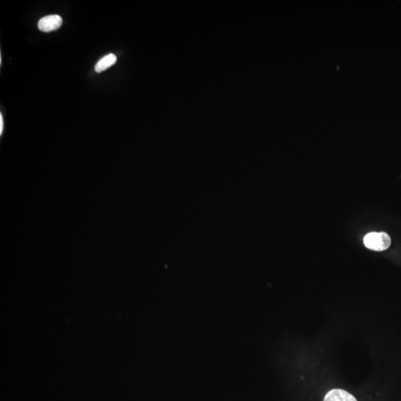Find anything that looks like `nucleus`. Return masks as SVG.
<instances>
[{
    "label": "nucleus",
    "instance_id": "obj_1",
    "mask_svg": "<svg viewBox=\"0 0 401 401\" xmlns=\"http://www.w3.org/2000/svg\"><path fill=\"white\" fill-rule=\"evenodd\" d=\"M364 244L367 248L375 251L387 250L391 245V239L386 233L372 232L364 237Z\"/></svg>",
    "mask_w": 401,
    "mask_h": 401
},
{
    "label": "nucleus",
    "instance_id": "obj_2",
    "mask_svg": "<svg viewBox=\"0 0 401 401\" xmlns=\"http://www.w3.org/2000/svg\"><path fill=\"white\" fill-rule=\"evenodd\" d=\"M63 24V19L60 16L49 15L40 19L38 22L39 29L43 32H51L60 28Z\"/></svg>",
    "mask_w": 401,
    "mask_h": 401
},
{
    "label": "nucleus",
    "instance_id": "obj_5",
    "mask_svg": "<svg viewBox=\"0 0 401 401\" xmlns=\"http://www.w3.org/2000/svg\"><path fill=\"white\" fill-rule=\"evenodd\" d=\"M2 130H3V118H2V114H0V134H2Z\"/></svg>",
    "mask_w": 401,
    "mask_h": 401
},
{
    "label": "nucleus",
    "instance_id": "obj_4",
    "mask_svg": "<svg viewBox=\"0 0 401 401\" xmlns=\"http://www.w3.org/2000/svg\"><path fill=\"white\" fill-rule=\"evenodd\" d=\"M117 62V56L113 53L106 55L103 58H101L95 66V72L98 73L107 70L108 68L111 67L113 65L115 64Z\"/></svg>",
    "mask_w": 401,
    "mask_h": 401
},
{
    "label": "nucleus",
    "instance_id": "obj_3",
    "mask_svg": "<svg viewBox=\"0 0 401 401\" xmlns=\"http://www.w3.org/2000/svg\"><path fill=\"white\" fill-rule=\"evenodd\" d=\"M323 401H357V400L347 391L334 389L325 395Z\"/></svg>",
    "mask_w": 401,
    "mask_h": 401
}]
</instances>
